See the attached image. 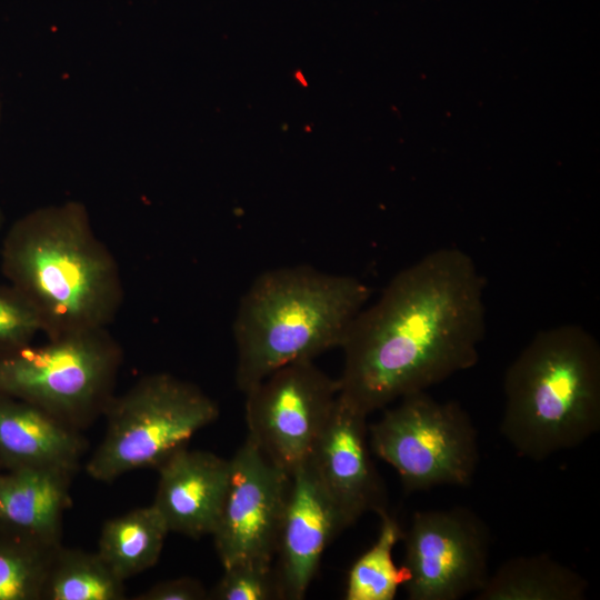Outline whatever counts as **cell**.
I'll return each instance as SVG.
<instances>
[{
    "mask_svg": "<svg viewBox=\"0 0 600 600\" xmlns=\"http://www.w3.org/2000/svg\"><path fill=\"white\" fill-rule=\"evenodd\" d=\"M367 416L338 394L308 459L347 527L364 512L387 510V493L370 456Z\"/></svg>",
    "mask_w": 600,
    "mask_h": 600,
    "instance_id": "obj_11",
    "label": "cell"
},
{
    "mask_svg": "<svg viewBox=\"0 0 600 600\" xmlns=\"http://www.w3.org/2000/svg\"><path fill=\"white\" fill-rule=\"evenodd\" d=\"M209 592L197 579L181 577L158 582L136 594L134 600H204Z\"/></svg>",
    "mask_w": 600,
    "mask_h": 600,
    "instance_id": "obj_23",
    "label": "cell"
},
{
    "mask_svg": "<svg viewBox=\"0 0 600 600\" xmlns=\"http://www.w3.org/2000/svg\"><path fill=\"white\" fill-rule=\"evenodd\" d=\"M168 533L162 517L151 503L107 520L97 552L126 581L158 562Z\"/></svg>",
    "mask_w": 600,
    "mask_h": 600,
    "instance_id": "obj_17",
    "label": "cell"
},
{
    "mask_svg": "<svg viewBox=\"0 0 600 600\" xmlns=\"http://www.w3.org/2000/svg\"><path fill=\"white\" fill-rule=\"evenodd\" d=\"M3 221H4V218H3L2 210L0 208V231H1V228H2V224H3Z\"/></svg>",
    "mask_w": 600,
    "mask_h": 600,
    "instance_id": "obj_24",
    "label": "cell"
},
{
    "mask_svg": "<svg viewBox=\"0 0 600 600\" xmlns=\"http://www.w3.org/2000/svg\"><path fill=\"white\" fill-rule=\"evenodd\" d=\"M400 399L368 426L370 449L397 471L407 492L470 484L479 450L468 413L458 402H439L426 390Z\"/></svg>",
    "mask_w": 600,
    "mask_h": 600,
    "instance_id": "obj_7",
    "label": "cell"
},
{
    "mask_svg": "<svg viewBox=\"0 0 600 600\" xmlns=\"http://www.w3.org/2000/svg\"><path fill=\"white\" fill-rule=\"evenodd\" d=\"M290 487L291 474L247 436L230 459L228 491L211 534L223 568L242 561L272 562Z\"/></svg>",
    "mask_w": 600,
    "mask_h": 600,
    "instance_id": "obj_10",
    "label": "cell"
},
{
    "mask_svg": "<svg viewBox=\"0 0 600 600\" xmlns=\"http://www.w3.org/2000/svg\"><path fill=\"white\" fill-rule=\"evenodd\" d=\"M88 441L80 430L27 401L0 393V466L77 473Z\"/></svg>",
    "mask_w": 600,
    "mask_h": 600,
    "instance_id": "obj_14",
    "label": "cell"
},
{
    "mask_svg": "<svg viewBox=\"0 0 600 600\" xmlns=\"http://www.w3.org/2000/svg\"><path fill=\"white\" fill-rule=\"evenodd\" d=\"M587 579L548 554L522 556L504 561L483 587L477 600H582Z\"/></svg>",
    "mask_w": 600,
    "mask_h": 600,
    "instance_id": "obj_16",
    "label": "cell"
},
{
    "mask_svg": "<svg viewBox=\"0 0 600 600\" xmlns=\"http://www.w3.org/2000/svg\"><path fill=\"white\" fill-rule=\"evenodd\" d=\"M223 569V576L209 592L208 599H281V592L272 562L242 561Z\"/></svg>",
    "mask_w": 600,
    "mask_h": 600,
    "instance_id": "obj_21",
    "label": "cell"
},
{
    "mask_svg": "<svg viewBox=\"0 0 600 600\" xmlns=\"http://www.w3.org/2000/svg\"><path fill=\"white\" fill-rule=\"evenodd\" d=\"M1 270L48 338L108 328L123 301L118 262L78 201L17 219L2 242Z\"/></svg>",
    "mask_w": 600,
    "mask_h": 600,
    "instance_id": "obj_2",
    "label": "cell"
},
{
    "mask_svg": "<svg viewBox=\"0 0 600 600\" xmlns=\"http://www.w3.org/2000/svg\"><path fill=\"white\" fill-rule=\"evenodd\" d=\"M103 417L106 432L86 472L93 480L111 482L134 470L157 469L216 421L219 408L196 384L158 372L114 394Z\"/></svg>",
    "mask_w": 600,
    "mask_h": 600,
    "instance_id": "obj_6",
    "label": "cell"
},
{
    "mask_svg": "<svg viewBox=\"0 0 600 600\" xmlns=\"http://www.w3.org/2000/svg\"><path fill=\"white\" fill-rule=\"evenodd\" d=\"M347 527L338 509L304 461L291 487L278 541L274 568L281 599L301 600L328 544Z\"/></svg>",
    "mask_w": 600,
    "mask_h": 600,
    "instance_id": "obj_12",
    "label": "cell"
},
{
    "mask_svg": "<svg viewBox=\"0 0 600 600\" xmlns=\"http://www.w3.org/2000/svg\"><path fill=\"white\" fill-rule=\"evenodd\" d=\"M500 431L522 457L543 460L600 429V347L577 324L536 333L503 379Z\"/></svg>",
    "mask_w": 600,
    "mask_h": 600,
    "instance_id": "obj_4",
    "label": "cell"
},
{
    "mask_svg": "<svg viewBox=\"0 0 600 600\" xmlns=\"http://www.w3.org/2000/svg\"><path fill=\"white\" fill-rule=\"evenodd\" d=\"M402 541L410 600H457L478 592L489 577L488 528L466 508L416 512Z\"/></svg>",
    "mask_w": 600,
    "mask_h": 600,
    "instance_id": "obj_9",
    "label": "cell"
},
{
    "mask_svg": "<svg viewBox=\"0 0 600 600\" xmlns=\"http://www.w3.org/2000/svg\"><path fill=\"white\" fill-rule=\"evenodd\" d=\"M124 581L101 559L98 552L77 548L57 549L52 559L42 600H122Z\"/></svg>",
    "mask_w": 600,
    "mask_h": 600,
    "instance_id": "obj_18",
    "label": "cell"
},
{
    "mask_svg": "<svg viewBox=\"0 0 600 600\" xmlns=\"http://www.w3.org/2000/svg\"><path fill=\"white\" fill-rule=\"evenodd\" d=\"M486 279L458 248L399 271L356 317L339 394L369 414L472 368L486 331Z\"/></svg>",
    "mask_w": 600,
    "mask_h": 600,
    "instance_id": "obj_1",
    "label": "cell"
},
{
    "mask_svg": "<svg viewBox=\"0 0 600 600\" xmlns=\"http://www.w3.org/2000/svg\"><path fill=\"white\" fill-rule=\"evenodd\" d=\"M152 506L169 532L199 539L212 534L230 479V460L213 452L179 449L158 468Z\"/></svg>",
    "mask_w": 600,
    "mask_h": 600,
    "instance_id": "obj_13",
    "label": "cell"
},
{
    "mask_svg": "<svg viewBox=\"0 0 600 600\" xmlns=\"http://www.w3.org/2000/svg\"><path fill=\"white\" fill-rule=\"evenodd\" d=\"M0 118H1V103H0Z\"/></svg>",
    "mask_w": 600,
    "mask_h": 600,
    "instance_id": "obj_25",
    "label": "cell"
},
{
    "mask_svg": "<svg viewBox=\"0 0 600 600\" xmlns=\"http://www.w3.org/2000/svg\"><path fill=\"white\" fill-rule=\"evenodd\" d=\"M74 474L58 468L0 472V527L61 543L62 520L70 507Z\"/></svg>",
    "mask_w": 600,
    "mask_h": 600,
    "instance_id": "obj_15",
    "label": "cell"
},
{
    "mask_svg": "<svg viewBox=\"0 0 600 600\" xmlns=\"http://www.w3.org/2000/svg\"><path fill=\"white\" fill-rule=\"evenodd\" d=\"M122 349L108 328L0 351V393L83 430L114 396Z\"/></svg>",
    "mask_w": 600,
    "mask_h": 600,
    "instance_id": "obj_5",
    "label": "cell"
},
{
    "mask_svg": "<svg viewBox=\"0 0 600 600\" xmlns=\"http://www.w3.org/2000/svg\"><path fill=\"white\" fill-rule=\"evenodd\" d=\"M60 546L0 527V600H42Z\"/></svg>",
    "mask_w": 600,
    "mask_h": 600,
    "instance_id": "obj_19",
    "label": "cell"
},
{
    "mask_svg": "<svg viewBox=\"0 0 600 600\" xmlns=\"http://www.w3.org/2000/svg\"><path fill=\"white\" fill-rule=\"evenodd\" d=\"M339 391V380L312 360L287 364L246 393L248 436L292 474L308 459Z\"/></svg>",
    "mask_w": 600,
    "mask_h": 600,
    "instance_id": "obj_8",
    "label": "cell"
},
{
    "mask_svg": "<svg viewBox=\"0 0 600 600\" xmlns=\"http://www.w3.org/2000/svg\"><path fill=\"white\" fill-rule=\"evenodd\" d=\"M42 332L38 314L11 284L0 283V351L31 343Z\"/></svg>",
    "mask_w": 600,
    "mask_h": 600,
    "instance_id": "obj_22",
    "label": "cell"
},
{
    "mask_svg": "<svg viewBox=\"0 0 600 600\" xmlns=\"http://www.w3.org/2000/svg\"><path fill=\"white\" fill-rule=\"evenodd\" d=\"M361 280L309 266L258 276L233 321L236 382L244 394L276 370L342 347L370 298Z\"/></svg>",
    "mask_w": 600,
    "mask_h": 600,
    "instance_id": "obj_3",
    "label": "cell"
},
{
    "mask_svg": "<svg viewBox=\"0 0 600 600\" xmlns=\"http://www.w3.org/2000/svg\"><path fill=\"white\" fill-rule=\"evenodd\" d=\"M376 542L352 564L347 579L346 600H392L406 581L402 567L393 562L392 551L402 540L399 522L383 511Z\"/></svg>",
    "mask_w": 600,
    "mask_h": 600,
    "instance_id": "obj_20",
    "label": "cell"
}]
</instances>
